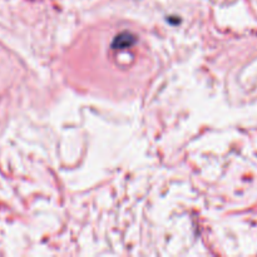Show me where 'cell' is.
<instances>
[{"label":"cell","instance_id":"cell-1","mask_svg":"<svg viewBox=\"0 0 257 257\" xmlns=\"http://www.w3.org/2000/svg\"><path fill=\"white\" fill-rule=\"evenodd\" d=\"M136 37L133 34L128 33V32H124V33L117 36V38L113 42V48L114 49H123V48H129V47L133 46L136 43Z\"/></svg>","mask_w":257,"mask_h":257}]
</instances>
